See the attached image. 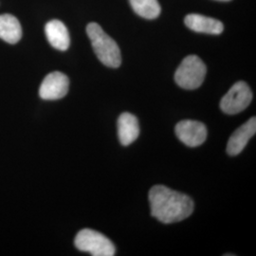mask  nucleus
<instances>
[{"label": "nucleus", "mask_w": 256, "mask_h": 256, "mask_svg": "<svg viewBox=\"0 0 256 256\" xmlns=\"http://www.w3.org/2000/svg\"><path fill=\"white\" fill-rule=\"evenodd\" d=\"M148 196L152 216L164 224L184 220L194 210V202L190 196L164 185L152 187Z\"/></svg>", "instance_id": "nucleus-1"}, {"label": "nucleus", "mask_w": 256, "mask_h": 256, "mask_svg": "<svg viewBox=\"0 0 256 256\" xmlns=\"http://www.w3.org/2000/svg\"><path fill=\"white\" fill-rule=\"evenodd\" d=\"M86 34L90 39L95 54L102 63L113 68H119L122 63L119 46L104 32L101 26L95 22L90 23L86 27Z\"/></svg>", "instance_id": "nucleus-2"}, {"label": "nucleus", "mask_w": 256, "mask_h": 256, "mask_svg": "<svg viewBox=\"0 0 256 256\" xmlns=\"http://www.w3.org/2000/svg\"><path fill=\"white\" fill-rule=\"evenodd\" d=\"M207 74V68L196 55H189L183 59L174 74V81L184 90H196L202 84Z\"/></svg>", "instance_id": "nucleus-3"}, {"label": "nucleus", "mask_w": 256, "mask_h": 256, "mask_svg": "<svg viewBox=\"0 0 256 256\" xmlns=\"http://www.w3.org/2000/svg\"><path fill=\"white\" fill-rule=\"evenodd\" d=\"M74 244L79 250L90 252L93 256H113L116 254L115 246L110 239L93 230H80Z\"/></svg>", "instance_id": "nucleus-4"}, {"label": "nucleus", "mask_w": 256, "mask_h": 256, "mask_svg": "<svg viewBox=\"0 0 256 256\" xmlns=\"http://www.w3.org/2000/svg\"><path fill=\"white\" fill-rule=\"evenodd\" d=\"M252 100V92L247 84L236 82L221 99L220 108L228 115H234L246 110Z\"/></svg>", "instance_id": "nucleus-5"}, {"label": "nucleus", "mask_w": 256, "mask_h": 256, "mask_svg": "<svg viewBox=\"0 0 256 256\" xmlns=\"http://www.w3.org/2000/svg\"><path fill=\"white\" fill-rule=\"evenodd\" d=\"M178 140L187 146L196 147L202 146L207 138V128L200 122L185 120L180 122L174 128Z\"/></svg>", "instance_id": "nucleus-6"}, {"label": "nucleus", "mask_w": 256, "mask_h": 256, "mask_svg": "<svg viewBox=\"0 0 256 256\" xmlns=\"http://www.w3.org/2000/svg\"><path fill=\"white\" fill-rule=\"evenodd\" d=\"M70 81L66 75L54 72L48 74L40 86L39 95L43 100H59L66 95L68 92Z\"/></svg>", "instance_id": "nucleus-7"}, {"label": "nucleus", "mask_w": 256, "mask_h": 256, "mask_svg": "<svg viewBox=\"0 0 256 256\" xmlns=\"http://www.w3.org/2000/svg\"><path fill=\"white\" fill-rule=\"evenodd\" d=\"M256 118L252 117L243 126L236 129L230 136L227 144V153L230 156L240 154L247 146L250 138L256 135Z\"/></svg>", "instance_id": "nucleus-8"}, {"label": "nucleus", "mask_w": 256, "mask_h": 256, "mask_svg": "<svg viewBox=\"0 0 256 256\" xmlns=\"http://www.w3.org/2000/svg\"><path fill=\"white\" fill-rule=\"evenodd\" d=\"M184 22L187 27L196 32L208 34H220L224 30V26L220 20L204 16L202 14H188L184 19Z\"/></svg>", "instance_id": "nucleus-9"}, {"label": "nucleus", "mask_w": 256, "mask_h": 256, "mask_svg": "<svg viewBox=\"0 0 256 256\" xmlns=\"http://www.w3.org/2000/svg\"><path fill=\"white\" fill-rule=\"evenodd\" d=\"M48 43L58 50H66L70 44V34L64 23L59 20H52L45 27Z\"/></svg>", "instance_id": "nucleus-10"}, {"label": "nucleus", "mask_w": 256, "mask_h": 256, "mask_svg": "<svg viewBox=\"0 0 256 256\" xmlns=\"http://www.w3.org/2000/svg\"><path fill=\"white\" fill-rule=\"evenodd\" d=\"M140 135V126L137 118L128 112L120 114L118 119V136L120 142L128 146L137 140Z\"/></svg>", "instance_id": "nucleus-11"}, {"label": "nucleus", "mask_w": 256, "mask_h": 256, "mask_svg": "<svg viewBox=\"0 0 256 256\" xmlns=\"http://www.w3.org/2000/svg\"><path fill=\"white\" fill-rule=\"evenodd\" d=\"M22 37L18 19L12 14L0 16V38L9 44H16Z\"/></svg>", "instance_id": "nucleus-12"}, {"label": "nucleus", "mask_w": 256, "mask_h": 256, "mask_svg": "<svg viewBox=\"0 0 256 256\" xmlns=\"http://www.w3.org/2000/svg\"><path fill=\"white\" fill-rule=\"evenodd\" d=\"M130 4L135 12L144 18H156L160 14L158 0H130Z\"/></svg>", "instance_id": "nucleus-13"}, {"label": "nucleus", "mask_w": 256, "mask_h": 256, "mask_svg": "<svg viewBox=\"0 0 256 256\" xmlns=\"http://www.w3.org/2000/svg\"><path fill=\"white\" fill-rule=\"evenodd\" d=\"M218 1H230V0H218Z\"/></svg>", "instance_id": "nucleus-14"}]
</instances>
